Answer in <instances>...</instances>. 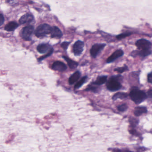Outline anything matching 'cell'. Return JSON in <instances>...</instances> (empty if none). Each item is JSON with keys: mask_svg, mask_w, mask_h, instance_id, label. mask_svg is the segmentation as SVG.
<instances>
[{"mask_svg": "<svg viewBox=\"0 0 152 152\" xmlns=\"http://www.w3.org/2000/svg\"><path fill=\"white\" fill-rule=\"evenodd\" d=\"M130 96L132 101L136 104L141 103L147 97L144 91L135 88H134L130 91Z\"/></svg>", "mask_w": 152, "mask_h": 152, "instance_id": "6da1fadb", "label": "cell"}, {"mask_svg": "<svg viewBox=\"0 0 152 152\" xmlns=\"http://www.w3.org/2000/svg\"><path fill=\"white\" fill-rule=\"evenodd\" d=\"M121 76H113L111 77L107 82L106 86L110 91H115L121 89L122 85L120 82Z\"/></svg>", "mask_w": 152, "mask_h": 152, "instance_id": "7a4b0ae2", "label": "cell"}, {"mask_svg": "<svg viewBox=\"0 0 152 152\" xmlns=\"http://www.w3.org/2000/svg\"><path fill=\"white\" fill-rule=\"evenodd\" d=\"M52 27L47 24H43L37 27L35 31V34L38 38L44 37L51 34Z\"/></svg>", "mask_w": 152, "mask_h": 152, "instance_id": "3957f363", "label": "cell"}, {"mask_svg": "<svg viewBox=\"0 0 152 152\" xmlns=\"http://www.w3.org/2000/svg\"><path fill=\"white\" fill-rule=\"evenodd\" d=\"M136 45L138 50L143 51H151L152 44L151 42L145 39H140L136 43Z\"/></svg>", "mask_w": 152, "mask_h": 152, "instance_id": "277c9868", "label": "cell"}, {"mask_svg": "<svg viewBox=\"0 0 152 152\" xmlns=\"http://www.w3.org/2000/svg\"><path fill=\"white\" fill-rule=\"evenodd\" d=\"M34 31V27L31 25L26 26L23 28L21 31V37L26 41H30Z\"/></svg>", "mask_w": 152, "mask_h": 152, "instance_id": "5b68a950", "label": "cell"}, {"mask_svg": "<svg viewBox=\"0 0 152 152\" xmlns=\"http://www.w3.org/2000/svg\"><path fill=\"white\" fill-rule=\"evenodd\" d=\"M106 46V44H95L92 46L90 50L91 55L93 58L96 57L103 50Z\"/></svg>", "mask_w": 152, "mask_h": 152, "instance_id": "8992f818", "label": "cell"}, {"mask_svg": "<svg viewBox=\"0 0 152 152\" xmlns=\"http://www.w3.org/2000/svg\"><path fill=\"white\" fill-rule=\"evenodd\" d=\"M84 43L81 41H76L73 45V51L76 56H79L83 52L84 48Z\"/></svg>", "mask_w": 152, "mask_h": 152, "instance_id": "52a82bcc", "label": "cell"}, {"mask_svg": "<svg viewBox=\"0 0 152 152\" xmlns=\"http://www.w3.org/2000/svg\"><path fill=\"white\" fill-rule=\"evenodd\" d=\"M52 68L54 70L63 72L66 70L67 66L63 62L57 61L54 63L52 65Z\"/></svg>", "mask_w": 152, "mask_h": 152, "instance_id": "ba28073f", "label": "cell"}, {"mask_svg": "<svg viewBox=\"0 0 152 152\" xmlns=\"http://www.w3.org/2000/svg\"><path fill=\"white\" fill-rule=\"evenodd\" d=\"M123 55V51L122 50H117L116 51L114 52L112 54V55L110 56L108 59H107V63L109 64V63H112V62H114L115 60L121 57Z\"/></svg>", "mask_w": 152, "mask_h": 152, "instance_id": "9c48e42d", "label": "cell"}, {"mask_svg": "<svg viewBox=\"0 0 152 152\" xmlns=\"http://www.w3.org/2000/svg\"><path fill=\"white\" fill-rule=\"evenodd\" d=\"M53 48L48 44H41L37 46V51L40 53L44 54L49 53Z\"/></svg>", "mask_w": 152, "mask_h": 152, "instance_id": "30bf717a", "label": "cell"}, {"mask_svg": "<svg viewBox=\"0 0 152 152\" xmlns=\"http://www.w3.org/2000/svg\"><path fill=\"white\" fill-rule=\"evenodd\" d=\"M51 35V38L59 39L63 36V33L58 27L54 26L52 27Z\"/></svg>", "mask_w": 152, "mask_h": 152, "instance_id": "8fae6325", "label": "cell"}, {"mask_svg": "<svg viewBox=\"0 0 152 152\" xmlns=\"http://www.w3.org/2000/svg\"><path fill=\"white\" fill-rule=\"evenodd\" d=\"M33 20L34 17L32 15L29 14H27L21 16L19 21L20 24H24L31 22Z\"/></svg>", "mask_w": 152, "mask_h": 152, "instance_id": "7c38bea8", "label": "cell"}, {"mask_svg": "<svg viewBox=\"0 0 152 152\" xmlns=\"http://www.w3.org/2000/svg\"><path fill=\"white\" fill-rule=\"evenodd\" d=\"M19 26V24L14 21H11L6 25L5 30L7 31H14Z\"/></svg>", "mask_w": 152, "mask_h": 152, "instance_id": "4fadbf2b", "label": "cell"}, {"mask_svg": "<svg viewBox=\"0 0 152 152\" xmlns=\"http://www.w3.org/2000/svg\"><path fill=\"white\" fill-rule=\"evenodd\" d=\"M80 76H81V74L79 71H77L76 72L74 73L69 78V81H68L69 84H74V83H76L80 78Z\"/></svg>", "mask_w": 152, "mask_h": 152, "instance_id": "5bb4252c", "label": "cell"}, {"mask_svg": "<svg viewBox=\"0 0 152 152\" xmlns=\"http://www.w3.org/2000/svg\"><path fill=\"white\" fill-rule=\"evenodd\" d=\"M147 112V110L146 107H138L135 108L134 110V114L136 116H140L143 114L146 113Z\"/></svg>", "mask_w": 152, "mask_h": 152, "instance_id": "9a60e30c", "label": "cell"}, {"mask_svg": "<svg viewBox=\"0 0 152 152\" xmlns=\"http://www.w3.org/2000/svg\"><path fill=\"white\" fill-rule=\"evenodd\" d=\"M107 76H101L97 78L96 80L93 82V84L95 85H101L106 83L107 80Z\"/></svg>", "mask_w": 152, "mask_h": 152, "instance_id": "2e32d148", "label": "cell"}, {"mask_svg": "<svg viewBox=\"0 0 152 152\" xmlns=\"http://www.w3.org/2000/svg\"><path fill=\"white\" fill-rule=\"evenodd\" d=\"M63 58L66 61L69 67H70V68H71V69H75L78 66V63L71 60V59H69V58L66 56H63Z\"/></svg>", "mask_w": 152, "mask_h": 152, "instance_id": "e0dca14e", "label": "cell"}, {"mask_svg": "<svg viewBox=\"0 0 152 152\" xmlns=\"http://www.w3.org/2000/svg\"><path fill=\"white\" fill-rule=\"evenodd\" d=\"M127 96L128 95L127 93H124V92H118L113 96L112 99L114 101H115L118 99H125V98H127Z\"/></svg>", "mask_w": 152, "mask_h": 152, "instance_id": "ac0fdd59", "label": "cell"}, {"mask_svg": "<svg viewBox=\"0 0 152 152\" xmlns=\"http://www.w3.org/2000/svg\"><path fill=\"white\" fill-rule=\"evenodd\" d=\"M88 77L87 76H86L83 77L82 78L78 83H76V84L75 85V89H77L79 88H80L83 84H84V83L86 82V80H87Z\"/></svg>", "mask_w": 152, "mask_h": 152, "instance_id": "d6986e66", "label": "cell"}, {"mask_svg": "<svg viewBox=\"0 0 152 152\" xmlns=\"http://www.w3.org/2000/svg\"><path fill=\"white\" fill-rule=\"evenodd\" d=\"M128 70V68L127 66H124L123 67H118V68L115 69L114 70L115 71H117L118 73H122L124 72V71H126Z\"/></svg>", "mask_w": 152, "mask_h": 152, "instance_id": "ffe728a7", "label": "cell"}, {"mask_svg": "<svg viewBox=\"0 0 152 152\" xmlns=\"http://www.w3.org/2000/svg\"><path fill=\"white\" fill-rule=\"evenodd\" d=\"M128 108V106L126 104H123L120 105L118 107V110L121 112H123L127 110Z\"/></svg>", "mask_w": 152, "mask_h": 152, "instance_id": "44dd1931", "label": "cell"}, {"mask_svg": "<svg viewBox=\"0 0 152 152\" xmlns=\"http://www.w3.org/2000/svg\"><path fill=\"white\" fill-rule=\"evenodd\" d=\"M131 34L130 33H122L121 34H119L117 35L116 38L118 39H123V38H126V37H128V36H130Z\"/></svg>", "mask_w": 152, "mask_h": 152, "instance_id": "7402d4cb", "label": "cell"}, {"mask_svg": "<svg viewBox=\"0 0 152 152\" xmlns=\"http://www.w3.org/2000/svg\"><path fill=\"white\" fill-rule=\"evenodd\" d=\"M53 52V49H52V50H51V51H50L49 52V53H48L46 54V55H44V56L41 57L39 59V62H40V61H42V60H43V59H45L46 58H47V57L50 56V55H51V54H52Z\"/></svg>", "mask_w": 152, "mask_h": 152, "instance_id": "603a6c76", "label": "cell"}, {"mask_svg": "<svg viewBox=\"0 0 152 152\" xmlns=\"http://www.w3.org/2000/svg\"><path fill=\"white\" fill-rule=\"evenodd\" d=\"M70 42H67V41H64L63 42L62 44H61V46H62V48L64 50H66V49L68 48V46L70 44Z\"/></svg>", "mask_w": 152, "mask_h": 152, "instance_id": "cb8c5ba5", "label": "cell"}, {"mask_svg": "<svg viewBox=\"0 0 152 152\" xmlns=\"http://www.w3.org/2000/svg\"><path fill=\"white\" fill-rule=\"evenodd\" d=\"M148 83H150L152 84V72H150V73L148 75Z\"/></svg>", "mask_w": 152, "mask_h": 152, "instance_id": "d4e9b609", "label": "cell"}, {"mask_svg": "<svg viewBox=\"0 0 152 152\" xmlns=\"http://www.w3.org/2000/svg\"><path fill=\"white\" fill-rule=\"evenodd\" d=\"M5 21L4 16L2 15V14H0V26H1L3 25Z\"/></svg>", "mask_w": 152, "mask_h": 152, "instance_id": "484cf974", "label": "cell"}, {"mask_svg": "<svg viewBox=\"0 0 152 152\" xmlns=\"http://www.w3.org/2000/svg\"><path fill=\"white\" fill-rule=\"evenodd\" d=\"M148 96L149 97V98H152V89L148 91Z\"/></svg>", "mask_w": 152, "mask_h": 152, "instance_id": "4316f807", "label": "cell"}]
</instances>
